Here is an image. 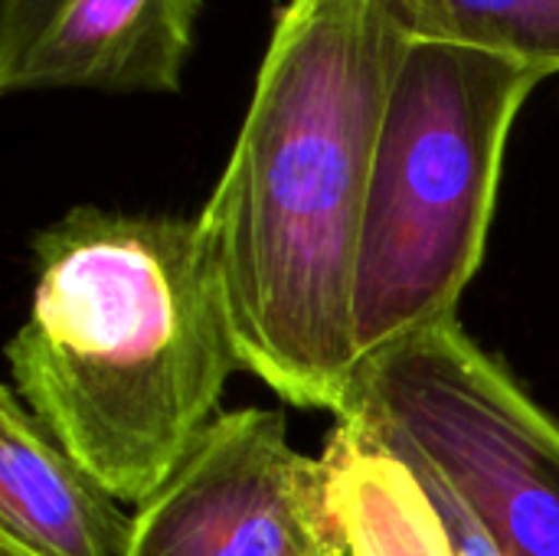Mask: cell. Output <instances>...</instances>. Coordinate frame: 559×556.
<instances>
[{"instance_id":"cell-1","label":"cell","mask_w":559,"mask_h":556,"mask_svg":"<svg viewBox=\"0 0 559 556\" xmlns=\"http://www.w3.org/2000/svg\"><path fill=\"white\" fill-rule=\"evenodd\" d=\"M409 46L386 0H288L200 213L242 367L298 410L354 403L377 141Z\"/></svg>"},{"instance_id":"cell-2","label":"cell","mask_w":559,"mask_h":556,"mask_svg":"<svg viewBox=\"0 0 559 556\" xmlns=\"http://www.w3.org/2000/svg\"><path fill=\"white\" fill-rule=\"evenodd\" d=\"M10 387L118 501L141 508L242 367L200 216L72 206L33 236Z\"/></svg>"},{"instance_id":"cell-3","label":"cell","mask_w":559,"mask_h":556,"mask_svg":"<svg viewBox=\"0 0 559 556\" xmlns=\"http://www.w3.org/2000/svg\"><path fill=\"white\" fill-rule=\"evenodd\" d=\"M547 69L409 39L373 157L357 269V354L390 351L455 315L478 275L511 128Z\"/></svg>"},{"instance_id":"cell-4","label":"cell","mask_w":559,"mask_h":556,"mask_svg":"<svg viewBox=\"0 0 559 556\" xmlns=\"http://www.w3.org/2000/svg\"><path fill=\"white\" fill-rule=\"evenodd\" d=\"M403 436L504 556H559V423L459 318L364 360L354 403Z\"/></svg>"},{"instance_id":"cell-5","label":"cell","mask_w":559,"mask_h":556,"mask_svg":"<svg viewBox=\"0 0 559 556\" xmlns=\"http://www.w3.org/2000/svg\"><path fill=\"white\" fill-rule=\"evenodd\" d=\"M128 556H344L324 465L278 410L219 413L134 511Z\"/></svg>"},{"instance_id":"cell-6","label":"cell","mask_w":559,"mask_h":556,"mask_svg":"<svg viewBox=\"0 0 559 556\" xmlns=\"http://www.w3.org/2000/svg\"><path fill=\"white\" fill-rule=\"evenodd\" d=\"M203 0H0V92L177 95Z\"/></svg>"},{"instance_id":"cell-7","label":"cell","mask_w":559,"mask_h":556,"mask_svg":"<svg viewBox=\"0 0 559 556\" xmlns=\"http://www.w3.org/2000/svg\"><path fill=\"white\" fill-rule=\"evenodd\" d=\"M134 518L0 390V537L36 556H128Z\"/></svg>"},{"instance_id":"cell-8","label":"cell","mask_w":559,"mask_h":556,"mask_svg":"<svg viewBox=\"0 0 559 556\" xmlns=\"http://www.w3.org/2000/svg\"><path fill=\"white\" fill-rule=\"evenodd\" d=\"M321 465L341 554L455 556L416 472L360 410L337 416Z\"/></svg>"},{"instance_id":"cell-9","label":"cell","mask_w":559,"mask_h":556,"mask_svg":"<svg viewBox=\"0 0 559 556\" xmlns=\"http://www.w3.org/2000/svg\"><path fill=\"white\" fill-rule=\"evenodd\" d=\"M409 39L455 43L559 72V0H386Z\"/></svg>"},{"instance_id":"cell-10","label":"cell","mask_w":559,"mask_h":556,"mask_svg":"<svg viewBox=\"0 0 559 556\" xmlns=\"http://www.w3.org/2000/svg\"><path fill=\"white\" fill-rule=\"evenodd\" d=\"M350 410H360V413L383 433V439L409 462V469L416 472L419 485L426 488V495L432 498V505H436V511H439V518H442V528H445V534H449V541H452L455 556H504L498 551V544L491 541V534L485 531V524L478 521V514L465 505V498L452 488V482H449L439 469H432V465H429L403 436H396L383 419H377V416L367 413L364 406H350Z\"/></svg>"},{"instance_id":"cell-11","label":"cell","mask_w":559,"mask_h":556,"mask_svg":"<svg viewBox=\"0 0 559 556\" xmlns=\"http://www.w3.org/2000/svg\"><path fill=\"white\" fill-rule=\"evenodd\" d=\"M0 556H36L33 551H26V547H20V544H13V541H3L0 537Z\"/></svg>"}]
</instances>
